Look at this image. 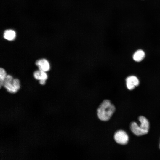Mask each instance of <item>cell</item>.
<instances>
[{"label": "cell", "instance_id": "obj_12", "mask_svg": "<svg viewBox=\"0 0 160 160\" xmlns=\"http://www.w3.org/2000/svg\"><path fill=\"white\" fill-rule=\"evenodd\" d=\"M159 148L160 149V143H159Z\"/></svg>", "mask_w": 160, "mask_h": 160}, {"label": "cell", "instance_id": "obj_2", "mask_svg": "<svg viewBox=\"0 0 160 160\" xmlns=\"http://www.w3.org/2000/svg\"><path fill=\"white\" fill-rule=\"evenodd\" d=\"M138 120L140 123L139 126L136 122H133L130 124V129L132 132L137 136H140L148 133L149 129V122L148 120L143 116H140Z\"/></svg>", "mask_w": 160, "mask_h": 160}, {"label": "cell", "instance_id": "obj_9", "mask_svg": "<svg viewBox=\"0 0 160 160\" xmlns=\"http://www.w3.org/2000/svg\"><path fill=\"white\" fill-rule=\"evenodd\" d=\"M4 37L6 39L12 41L14 40L16 36L15 32L11 30H6L4 33Z\"/></svg>", "mask_w": 160, "mask_h": 160}, {"label": "cell", "instance_id": "obj_5", "mask_svg": "<svg viewBox=\"0 0 160 160\" xmlns=\"http://www.w3.org/2000/svg\"><path fill=\"white\" fill-rule=\"evenodd\" d=\"M126 81L127 87L129 90H133L139 84L138 79L135 76H128L126 78Z\"/></svg>", "mask_w": 160, "mask_h": 160}, {"label": "cell", "instance_id": "obj_7", "mask_svg": "<svg viewBox=\"0 0 160 160\" xmlns=\"http://www.w3.org/2000/svg\"><path fill=\"white\" fill-rule=\"evenodd\" d=\"M145 56L144 52L141 49L136 51L133 54V58L134 61L139 62L142 60Z\"/></svg>", "mask_w": 160, "mask_h": 160}, {"label": "cell", "instance_id": "obj_6", "mask_svg": "<svg viewBox=\"0 0 160 160\" xmlns=\"http://www.w3.org/2000/svg\"><path fill=\"white\" fill-rule=\"evenodd\" d=\"M35 64L38 67L39 70L45 72L49 70L50 66L49 63L46 59H39L36 61Z\"/></svg>", "mask_w": 160, "mask_h": 160}, {"label": "cell", "instance_id": "obj_4", "mask_svg": "<svg viewBox=\"0 0 160 160\" xmlns=\"http://www.w3.org/2000/svg\"><path fill=\"white\" fill-rule=\"evenodd\" d=\"M114 137L117 143L122 145L127 144L129 139L127 133L124 131L121 130H118L115 133Z\"/></svg>", "mask_w": 160, "mask_h": 160}, {"label": "cell", "instance_id": "obj_8", "mask_svg": "<svg viewBox=\"0 0 160 160\" xmlns=\"http://www.w3.org/2000/svg\"><path fill=\"white\" fill-rule=\"evenodd\" d=\"M45 72L39 70H37L34 72L33 76L37 80H46L47 78V75Z\"/></svg>", "mask_w": 160, "mask_h": 160}, {"label": "cell", "instance_id": "obj_1", "mask_svg": "<svg viewBox=\"0 0 160 160\" xmlns=\"http://www.w3.org/2000/svg\"><path fill=\"white\" fill-rule=\"evenodd\" d=\"M115 107L110 101L103 100L97 110V115L99 119L103 121L108 120L115 111Z\"/></svg>", "mask_w": 160, "mask_h": 160}, {"label": "cell", "instance_id": "obj_11", "mask_svg": "<svg viewBox=\"0 0 160 160\" xmlns=\"http://www.w3.org/2000/svg\"><path fill=\"white\" fill-rule=\"evenodd\" d=\"M45 81L46 80H39V83L40 84L42 85H44L45 84V82H46Z\"/></svg>", "mask_w": 160, "mask_h": 160}, {"label": "cell", "instance_id": "obj_10", "mask_svg": "<svg viewBox=\"0 0 160 160\" xmlns=\"http://www.w3.org/2000/svg\"><path fill=\"white\" fill-rule=\"evenodd\" d=\"M7 76L6 72L3 68H0V87L3 86L5 79Z\"/></svg>", "mask_w": 160, "mask_h": 160}, {"label": "cell", "instance_id": "obj_3", "mask_svg": "<svg viewBox=\"0 0 160 160\" xmlns=\"http://www.w3.org/2000/svg\"><path fill=\"white\" fill-rule=\"evenodd\" d=\"M3 86L7 92L11 93L17 92L20 87L18 79H13L12 77L9 75H7L6 76Z\"/></svg>", "mask_w": 160, "mask_h": 160}]
</instances>
